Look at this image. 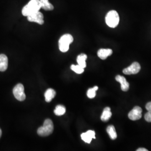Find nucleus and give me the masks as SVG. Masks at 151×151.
I'll return each instance as SVG.
<instances>
[{
	"instance_id": "f257e3e1",
	"label": "nucleus",
	"mask_w": 151,
	"mask_h": 151,
	"mask_svg": "<svg viewBox=\"0 0 151 151\" xmlns=\"http://www.w3.org/2000/svg\"><path fill=\"white\" fill-rule=\"evenodd\" d=\"M41 8L40 0H30L27 5L22 8V14L27 17L39 11Z\"/></svg>"
},
{
	"instance_id": "f03ea898",
	"label": "nucleus",
	"mask_w": 151,
	"mask_h": 151,
	"mask_svg": "<svg viewBox=\"0 0 151 151\" xmlns=\"http://www.w3.org/2000/svg\"><path fill=\"white\" fill-rule=\"evenodd\" d=\"M54 130V125L50 119H46L44 122L43 126L40 127L37 133L41 137H47L51 134Z\"/></svg>"
},
{
	"instance_id": "7ed1b4c3",
	"label": "nucleus",
	"mask_w": 151,
	"mask_h": 151,
	"mask_svg": "<svg viewBox=\"0 0 151 151\" xmlns=\"http://www.w3.org/2000/svg\"><path fill=\"white\" fill-rule=\"evenodd\" d=\"M73 41V38L70 34H66L62 36L59 40V48L60 50L63 53L67 52L69 49L70 44L72 43Z\"/></svg>"
},
{
	"instance_id": "20e7f679",
	"label": "nucleus",
	"mask_w": 151,
	"mask_h": 151,
	"mask_svg": "<svg viewBox=\"0 0 151 151\" xmlns=\"http://www.w3.org/2000/svg\"><path fill=\"white\" fill-rule=\"evenodd\" d=\"M105 22L109 27L114 28L119 24V16L118 12L115 10L109 11L105 17Z\"/></svg>"
},
{
	"instance_id": "39448f33",
	"label": "nucleus",
	"mask_w": 151,
	"mask_h": 151,
	"mask_svg": "<svg viewBox=\"0 0 151 151\" xmlns=\"http://www.w3.org/2000/svg\"><path fill=\"white\" fill-rule=\"evenodd\" d=\"M13 94L16 99L20 101H22L26 99V95L24 92V87L21 83H19L14 87Z\"/></svg>"
},
{
	"instance_id": "423d86ee",
	"label": "nucleus",
	"mask_w": 151,
	"mask_h": 151,
	"mask_svg": "<svg viewBox=\"0 0 151 151\" xmlns=\"http://www.w3.org/2000/svg\"><path fill=\"white\" fill-rule=\"evenodd\" d=\"M140 70V65L138 62H134L129 67L125 68L123 73L125 75H134L138 73Z\"/></svg>"
},
{
	"instance_id": "0eeeda50",
	"label": "nucleus",
	"mask_w": 151,
	"mask_h": 151,
	"mask_svg": "<svg viewBox=\"0 0 151 151\" xmlns=\"http://www.w3.org/2000/svg\"><path fill=\"white\" fill-rule=\"evenodd\" d=\"M142 114V109L139 106H135L129 114L128 117L132 120H137L141 118Z\"/></svg>"
},
{
	"instance_id": "6e6552de",
	"label": "nucleus",
	"mask_w": 151,
	"mask_h": 151,
	"mask_svg": "<svg viewBox=\"0 0 151 151\" xmlns=\"http://www.w3.org/2000/svg\"><path fill=\"white\" fill-rule=\"evenodd\" d=\"M44 16L42 13L38 11L37 12L33 14L30 16H27V20L30 22H37L40 25H43L44 24Z\"/></svg>"
},
{
	"instance_id": "1a4fd4ad",
	"label": "nucleus",
	"mask_w": 151,
	"mask_h": 151,
	"mask_svg": "<svg viewBox=\"0 0 151 151\" xmlns=\"http://www.w3.org/2000/svg\"><path fill=\"white\" fill-rule=\"evenodd\" d=\"M82 139L87 143H90L92 139H95V132L93 130H88L81 135Z\"/></svg>"
},
{
	"instance_id": "9d476101",
	"label": "nucleus",
	"mask_w": 151,
	"mask_h": 151,
	"mask_svg": "<svg viewBox=\"0 0 151 151\" xmlns=\"http://www.w3.org/2000/svg\"><path fill=\"white\" fill-rule=\"evenodd\" d=\"M115 80L121 84V89L123 91H127L129 88V83L126 80L125 78L122 76H116Z\"/></svg>"
},
{
	"instance_id": "9b49d317",
	"label": "nucleus",
	"mask_w": 151,
	"mask_h": 151,
	"mask_svg": "<svg viewBox=\"0 0 151 151\" xmlns=\"http://www.w3.org/2000/svg\"><path fill=\"white\" fill-rule=\"evenodd\" d=\"M113 53V50L110 49H100L97 52L98 57L101 60H106L109 56Z\"/></svg>"
},
{
	"instance_id": "f8f14e48",
	"label": "nucleus",
	"mask_w": 151,
	"mask_h": 151,
	"mask_svg": "<svg viewBox=\"0 0 151 151\" xmlns=\"http://www.w3.org/2000/svg\"><path fill=\"white\" fill-rule=\"evenodd\" d=\"M8 67V58L5 54H0V71H5Z\"/></svg>"
},
{
	"instance_id": "ddd939ff",
	"label": "nucleus",
	"mask_w": 151,
	"mask_h": 151,
	"mask_svg": "<svg viewBox=\"0 0 151 151\" xmlns=\"http://www.w3.org/2000/svg\"><path fill=\"white\" fill-rule=\"evenodd\" d=\"M55 95L56 92L54 91V90L52 88H49L45 91L44 94L45 101L47 103L50 102L52 100V99L55 97Z\"/></svg>"
},
{
	"instance_id": "4468645a",
	"label": "nucleus",
	"mask_w": 151,
	"mask_h": 151,
	"mask_svg": "<svg viewBox=\"0 0 151 151\" xmlns=\"http://www.w3.org/2000/svg\"><path fill=\"white\" fill-rule=\"evenodd\" d=\"M112 114L110 111V108L109 107H106L104 109L102 115L101 116V120L103 122H108L110 118L111 117Z\"/></svg>"
},
{
	"instance_id": "2eb2a0df",
	"label": "nucleus",
	"mask_w": 151,
	"mask_h": 151,
	"mask_svg": "<svg viewBox=\"0 0 151 151\" xmlns=\"http://www.w3.org/2000/svg\"><path fill=\"white\" fill-rule=\"evenodd\" d=\"M87 58V56L85 54H81L78 55L77 58V62L78 65L85 68L86 67V60Z\"/></svg>"
},
{
	"instance_id": "dca6fc26",
	"label": "nucleus",
	"mask_w": 151,
	"mask_h": 151,
	"mask_svg": "<svg viewBox=\"0 0 151 151\" xmlns=\"http://www.w3.org/2000/svg\"><path fill=\"white\" fill-rule=\"evenodd\" d=\"M41 7L46 11H52L54 9V6L49 2L48 0H40Z\"/></svg>"
},
{
	"instance_id": "f3484780",
	"label": "nucleus",
	"mask_w": 151,
	"mask_h": 151,
	"mask_svg": "<svg viewBox=\"0 0 151 151\" xmlns=\"http://www.w3.org/2000/svg\"><path fill=\"white\" fill-rule=\"evenodd\" d=\"M106 131L111 139L115 140L117 138V134L113 125L109 126L106 129Z\"/></svg>"
},
{
	"instance_id": "a211bd4d",
	"label": "nucleus",
	"mask_w": 151,
	"mask_h": 151,
	"mask_svg": "<svg viewBox=\"0 0 151 151\" xmlns=\"http://www.w3.org/2000/svg\"><path fill=\"white\" fill-rule=\"evenodd\" d=\"M65 108L64 106L61 105H58L56 106V108L54 110V113L57 116H61L65 114Z\"/></svg>"
},
{
	"instance_id": "6ab92c4d",
	"label": "nucleus",
	"mask_w": 151,
	"mask_h": 151,
	"mask_svg": "<svg viewBox=\"0 0 151 151\" xmlns=\"http://www.w3.org/2000/svg\"><path fill=\"white\" fill-rule=\"evenodd\" d=\"M98 90V87L95 86L93 88H89L87 91V95L88 98L90 99H93L96 96V91Z\"/></svg>"
},
{
	"instance_id": "aec40b11",
	"label": "nucleus",
	"mask_w": 151,
	"mask_h": 151,
	"mask_svg": "<svg viewBox=\"0 0 151 151\" xmlns=\"http://www.w3.org/2000/svg\"><path fill=\"white\" fill-rule=\"evenodd\" d=\"M70 69L73 71L75 72L77 74H81L84 72V68L82 67L79 65H72L70 67Z\"/></svg>"
},
{
	"instance_id": "412c9836",
	"label": "nucleus",
	"mask_w": 151,
	"mask_h": 151,
	"mask_svg": "<svg viewBox=\"0 0 151 151\" xmlns=\"http://www.w3.org/2000/svg\"><path fill=\"white\" fill-rule=\"evenodd\" d=\"M145 118L147 122H151V111H148L145 114Z\"/></svg>"
},
{
	"instance_id": "4be33fe9",
	"label": "nucleus",
	"mask_w": 151,
	"mask_h": 151,
	"mask_svg": "<svg viewBox=\"0 0 151 151\" xmlns=\"http://www.w3.org/2000/svg\"><path fill=\"white\" fill-rule=\"evenodd\" d=\"M146 108L148 111H151V102L147 103L146 104Z\"/></svg>"
},
{
	"instance_id": "5701e85b",
	"label": "nucleus",
	"mask_w": 151,
	"mask_h": 151,
	"mask_svg": "<svg viewBox=\"0 0 151 151\" xmlns=\"http://www.w3.org/2000/svg\"><path fill=\"white\" fill-rule=\"evenodd\" d=\"M137 151H148V150L146 149V148H138Z\"/></svg>"
},
{
	"instance_id": "b1692460",
	"label": "nucleus",
	"mask_w": 151,
	"mask_h": 151,
	"mask_svg": "<svg viewBox=\"0 0 151 151\" xmlns=\"http://www.w3.org/2000/svg\"><path fill=\"white\" fill-rule=\"evenodd\" d=\"M1 135H2V130L0 129V138L1 137Z\"/></svg>"
}]
</instances>
